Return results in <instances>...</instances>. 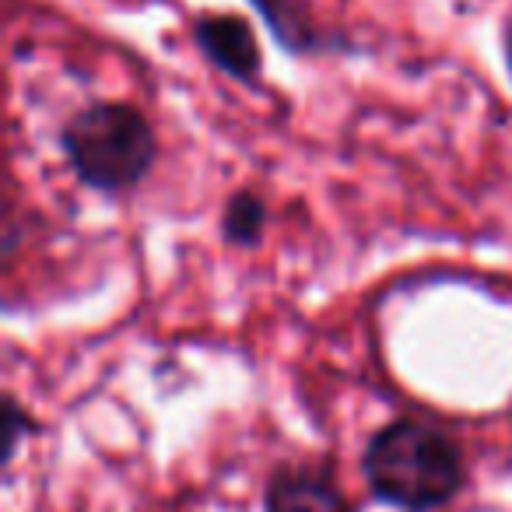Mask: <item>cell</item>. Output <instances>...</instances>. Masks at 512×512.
Returning <instances> with one entry per match:
<instances>
[{"label":"cell","instance_id":"obj_1","mask_svg":"<svg viewBox=\"0 0 512 512\" xmlns=\"http://www.w3.org/2000/svg\"><path fill=\"white\" fill-rule=\"evenodd\" d=\"M362 470L369 488L400 509L428 512L446 505L463 484L460 446L421 421H393L372 435Z\"/></svg>","mask_w":512,"mask_h":512},{"label":"cell","instance_id":"obj_2","mask_svg":"<svg viewBox=\"0 0 512 512\" xmlns=\"http://www.w3.org/2000/svg\"><path fill=\"white\" fill-rule=\"evenodd\" d=\"M60 144L74 176L106 193L137 186L158 158L155 130L127 102H92L74 113L60 134Z\"/></svg>","mask_w":512,"mask_h":512},{"label":"cell","instance_id":"obj_3","mask_svg":"<svg viewBox=\"0 0 512 512\" xmlns=\"http://www.w3.org/2000/svg\"><path fill=\"white\" fill-rule=\"evenodd\" d=\"M193 39L221 74L242 85H253L264 71V53L253 36V25L242 15H200L193 22Z\"/></svg>","mask_w":512,"mask_h":512},{"label":"cell","instance_id":"obj_4","mask_svg":"<svg viewBox=\"0 0 512 512\" xmlns=\"http://www.w3.org/2000/svg\"><path fill=\"white\" fill-rule=\"evenodd\" d=\"M260 22L271 29L274 43L288 50L292 57H306V53H323L341 46V39L330 36L327 25L316 18L309 0H249Z\"/></svg>","mask_w":512,"mask_h":512},{"label":"cell","instance_id":"obj_5","mask_svg":"<svg viewBox=\"0 0 512 512\" xmlns=\"http://www.w3.org/2000/svg\"><path fill=\"white\" fill-rule=\"evenodd\" d=\"M264 512H351L344 495L313 470H281L271 477Z\"/></svg>","mask_w":512,"mask_h":512},{"label":"cell","instance_id":"obj_6","mask_svg":"<svg viewBox=\"0 0 512 512\" xmlns=\"http://www.w3.org/2000/svg\"><path fill=\"white\" fill-rule=\"evenodd\" d=\"M267 225V204L260 193H235L225 204V214H221V232H225L228 242L235 246H253L260 235H264Z\"/></svg>","mask_w":512,"mask_h":512},{"label":"cell","instance_id":"obj_7","mask_svg":"<svg viewBox=\"0 0 512 512\" xmlns=\"http://www.w3.org/2000/svg\"><path fill=\"white\" fill-rule=\"evenodd\" d=\"M25 425H29V418L22 414L18 400H8V404H4V432H8V446H4V456H8V460H11V453H15L18 439H22Z\"/></svg>","mask_w":512,"mask_h":512}]
</instances>
